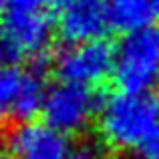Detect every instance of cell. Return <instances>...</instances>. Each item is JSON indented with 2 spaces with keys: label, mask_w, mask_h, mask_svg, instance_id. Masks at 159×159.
I'll use <instances>...</instances> for the list:
<instances>
[{
  "label": "cell",
  "mask_w": 159,
  "mask_h": 159,
  "mask_svg": "<svg viewBox=\"0 0 159 159\" xmlns=\"http://www.w3.org/2000/svg\"><path fill=\"white\" fill-rule=\"evenodd\" d=\"M159 127V101L151 93H119L103 99L97 115L101 141L113 151H135Z\"/></svg>",
  "instance_id": "cell-1"
},
{
  "label": "cell",
  "mask_w": 159,
  "mask_h": 159,
  "mask_svg": "<svg viewBox=\"0 0 159 159\" xmlns=\"http://www.w3.org/2000/svg\"><path fill=\"white\" fill-rule=\"evenodd\" d=\"M52 4L48 0H6L0 12V52L2 58H47L51 48Z\"/></svg>",
  "instance_id": "cell-2"
},
{
  "label": "cell",
  "mask_w": 159,
  "mask_h": 159,
  "mask_svg": "<svg viewBox=\"0 0 159 159\" xmlns=\"http://www.w3.org/2000/svg\"><path fill=\"white\" fill-rule=\"evenodd\" d=\"M113 81L125 93H149L159 81V28L123 34L115 47Z\"/></svg>",
  "instance_id": "cell-3"
},
{
  "label": "cell",
  "mask_w": 159,
  "mask_h": 159,
  "mask_svg": "<svg viewBox=\"0 0 159 159\" xmlns=\"http://www.w3.org/2000/svg\"><path fill=\"white\" fill-rule=\"evenodd\" d=\"M103 105V97L93 87L57 83L48 87L47 101L43 107V119L51 127L66 135L85 131Z\"/></svg>",
  "instance_id": "cell-4"
},
{
  "label": "cell",
  "mask_w": 159,
  "mask_h": 159,
  "mask_svg": "<svg viewBox=\"0 0 159 159\" xmlns=\"http://www.w3.org/2000/svg\"><path fill=\"white\" fill-rule=\"evenodd\" d=\"M113 66L115 47L105 39L69 44L52 58V69L61 81L93 89L113 77Z\"/></svg>",
  "instance_id": "cell-5"
},
{
  "label": "cell",
  "mask_w": 159,
  "mask_h": 159,
  "mask_svg": "<svg viewBox=\"0 0 159 159\" xmlns=\"http://www.w3.org/2000/svg\"><path fill=\"white\" fill-rule=\"evenodd\" d=\"M8 153L14 159H69V135L47 121H20L6 135Z\"/></svg>",
  "instance_id": "cell-6"
},
{
  "label": "cell",
  "mask_w": 159,
  "mask_h": 159,
  "mask_svg": "<svg viewBox=\"0 0 159 159\" xmlns=\"http://www.w3.org/2000/svg\"><path fill=\"white\" fill-rule=\"evenodd\" d=\"M109 28V0H66L58 6L57 30L69 44L103 39Z\"/></svg>",
  "instance_id": "cell-7"
},
{
  "label": "cell",
  "mask_w": 159,
  "mask_h": 159,
  "mask_svg": "<svg viewBox=\"0 0 159 159\" xmlns=\"http://www.w3.org/2000/svg\"><path fill=\"white\" fill-rule=\"evenodd\" d=\"M47 65L48 57L32 61V66L24 70L18 95H16L14 103L8 111L14 119H18V123L20 121H32L36 115H43V107L48 93V87L44 83V66Z\"/></svg>",
  "instance_id": "cell-8"
},
{
  "label": "cell",
  "mask_w": 159,
  "mask_h": 159,
  "mask_svg": "<svg viewBox=\"0 0 159 159\" xmlns=\"http://www.w3.org/2000/svg\"><path fill=\"white\" fill-rule=\"evenodd\" d=\"M159 16L157 0H109V20L111 28L121 34L137 32L155 26Z\"/></svg>",
  "instance_id": "cell-9"
},
{
  "label": "cell",
  "mask_w": 159,
  "mask_h": 159,
  "mask_svg": "<svg viewBox=\"0 0 159 159\" xmlns=\"http://www.w3.org/2000/svg\"><path fill=\"white\" fill-rule=\"evenodd\" d=\"M24 70L14 66H0V113L10 111L16 95H18L20 83H22Z\"/></svg>",
  "instance_id": "cell-10"
},
{
  "label": "cell",
  "mask_w": 159,
  "mask_h": 159,
  "mask_svg": "<svg viewBox=\"0 0 159 159\" xmlns=\"http://www.w3.org/2000/svg\"><path fill=\"white\" fill-rule=\"evenodd\" d=\"M129 159H159V127L147 137L143 145H139L135 151H131Z\"/></svg>",
  "instance_id": "cell-11"
},
{
  "label": "cell",
  "mask_w": 159,
  "mask_h": 159,
  "mask_svg": "<svg viewBox=\"0 0 159 159\" xmlns=\"http://www.w3.org/2000/svg\"><path fill=\"white\" fill-rule=\"evenodd\" d=\"M69 159H105V157H103V153L99 151V149L91 147V145H85V147L75 149L69 155Z\"/></svg>",
  "instance_id": "cell-12"
},
{
  "label": "cell",
  "mask_w": 159,
  "mask_h": 159,
  "mask_svg": "<svg viewBox=\"0 0 159 159\" xmlns=\"http://www.w3.org/2000/svg\"><path fill=\"white\" fill-rule=\"evenodd\" d=\"M8 133H6V127H4V119H2V113H0V141L6 137Z\"/></svg>",
  "instance_id": "cell-13"
},
{
  "label": "cell",
  "mask_w": 159,
  "mask_h": 159,
  "mask_svg": "<svg viewBox=\"0 0 159 159\" xmlns=\"http://www.w3.org/2000/svg\"><path fill=\"white\" fill-rule=\"evenodd\" d=\"M48 2H51L52 6H61V4H65L66 0H48Z\"/></svg>",
  "instance_id": "cell-14"
},
{
  "label": "cell",
  "mask_w": 159,
  "mask_h": 159,
  "mask_svg": "<svg viewBox=\"0 0 159 159\" xmlns=\"http://www.w3.org/2000/svg\"><path fill=\"white\" fill-rule=\"evenodd\" d=\"M0 159H14L10 155V153H4V151H0Z\"/></svg>",
  "instance_id": "cell-15"
},
{
  "label": "cell",
  "mask_w": 159,
  "mask_h": 159,
  "mask_svg": "<svg viewBox=\"0 0 159 159\" xmlns=\"http://www.w3.org/2000/svg\"><path fill=\"white\" fill-rule=\"evenodd\" d=\"M4 2H6V0H0V12H2V8H4Z\"/></svg>",
  "instance_id": "cell-16"
},
{
  "label": "cell",
  "mask_w": 159,
  "mask_h": 159,
  "mask_svg": "<svg viewBox=\"0 0 159 159\" xmlns=\"http://www.w3.org/2000/svg\"><path fill=\"white\" fill-rule=\"evenodd\" d=\"M157 2H159V0H157Z\"/></svg>",
  "instance_id": "cell-17"
}]
</instances>
